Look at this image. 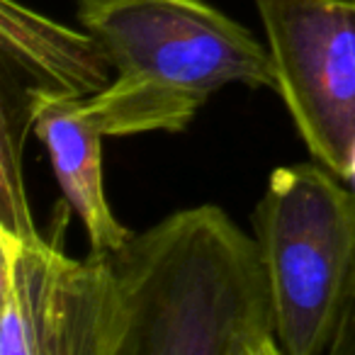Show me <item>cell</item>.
<instances>
[{"instance_id":"6","label":"cell","mask_w":355,"mask_h":355,"mask_svg":"<svg viewBox=\"0 0 355 355\" xmlns=\"http://www.w3.org/2000/svg\"><path fill=\"white\" fill-rule=\"evenodd\" d=\"M83 100L44 88H27V127L44 144L66 205L88 234L90 253L107 256L122 248L132 232L110 207L103 171L105 134L88 117Z\"/></svg>"},{"instance_id":"1","label":"cell","mask_w":355,"mask_h":355,"mask_svg":"<svg viewBox=\"0 0 355 355\" xmlns=\"http://www.w3.org/2000/svg\"><path fill=\"white\" fill-rule=\"evenodd\" d=\"M107 258L119 355H282L256 234L217 205L178 209Z\"/></svg>"},{"instance_id":"9","label":"cell","mask_w":355,"mask_h":355,"mask_svg":"<svg viewBox=\"0 0 355 355\" xmlns=\"http://www.w3.org/2000/svg\"><path fill=\"white\" fill-rule=\"evenodd\" d=\"M345 180L350 183V188L355 190V146L350 151V161H348V173H345Z\"/></svg>"},{"instance_id":"8","label":"cell","mask_w":355,"mask_h":355,"mask_svg":"<svg viewBox=\"0 0 355 355\" xmlns=\"http://www.w3.org/2000/svg\"><path fill=\"white\" fill-rule=\"evenodd\" d=\"M336 355H355V314H353V319H350V326H348V331H345Z\"/></svg>"},{"instance_id":"2","label":"cell","mask_w":355,"mask_h":355,"mask_svg":"<svg viewBox=\"0 0 355 355\" xmlns=\"http://www.w3.org/2000/svg\"><path fill=\"white\" fill-rule=\"evenodd\" d=\"M76 20L112 66L83 100L105 137L180 134L229 85L275 90L266 40L209 0H76Z\"/></svg>"},{"instance_id":"3","label":"cell","mask_w":355,"mask_h":355,"mask_svg":"<svg viewBox=\"0 0 355 355\" xmlns=\"http://www.w3.org/2000/svg\"><path fill=\"white\" fill-rule=\"evenodd\" d=\"M251 222L282 355H336L355 314V190L314 158L280 166Z\"/></svg>"},{"instance_id":"7","label":"cell","mask_w":355,"mask_h":355,"mask_svg":"<svg viewBox=\"0 0 355 355\" xmlns=\"http://www.w3.org/2000/svg\"><path fill=\"white\" fill-rule=\"evenodd\" d=\"M0 49L30 88L90 98L112 80L105 51L83 27H69L20 0H0Z\"/></svg>"},{"instance_id":"5","label":"cell","mask_w":355,"mask_h":355,"mask_svg":"<svg viewBox=\"0 0 355 355\" xmlns=\"http://www.w3.org/2000/svg\"><path fill=\"white\" fill-rule=\"evenodd\" d=\"M256 10L297 134L345 180L355 146V0H256Z\"/></svg>"},{"instance_id":"4","label":"cell","mask_w":355,"mask_h":355,"mask_svg":"<svg viewBox=\"0 0 355 355\" xmlns=\"http://www.w3.org/2000/svg\"><path fill=\"white\" fill-rule=\"evenodd\" d=\"M122 304L107 256H66L42 232L0 227V355H119Z\"/></svg>"}]
</instances>
